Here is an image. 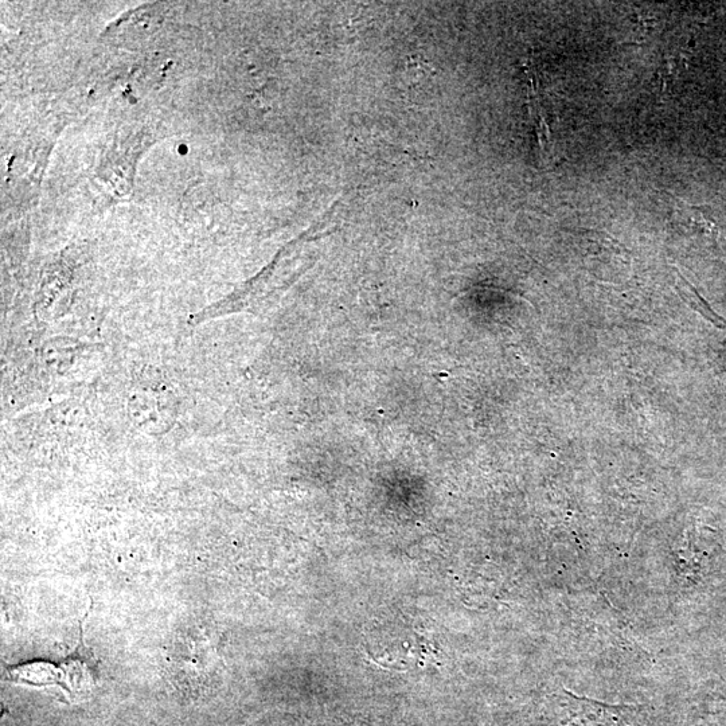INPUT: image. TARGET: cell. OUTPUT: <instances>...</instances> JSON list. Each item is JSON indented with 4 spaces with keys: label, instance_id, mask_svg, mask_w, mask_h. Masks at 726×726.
Here are the masks:
<instances>
[{
    "label": "cell",
    "instance_id": "2",
    "mask_svg": "<svg viewBox=\"0 0 726 726\" xmlns=\"http://www.w3.org/2000/svg\"><path fill=\"white\" fill-rule=\"evenodd\" d=\"M9 679L26 685L48 686L62 682L61 667L45 661H34L25 665L11 667Z\"/></svg>",
    "mask_w": 726,
    "mask_h": 726
},
{
    "label": "cell",
    "instance_id": "4",
    "mask_svg": "<svg viewBox=\"0 0 726 726\" xmlns=\"http://www.w3.org/2000/svg\"><path fill=\"white\" fill-rule=\"evenodd\" d=\"M675 275H677V284H675V288H677L678 294L681 295V298L685 300L690 307L694 308V310H697L700 314L704 315L706 319L710 320L713 325H716L717 327H724L725 320L720 318L716 312H713L712 308L708 306V303L701 298L700 294L694 290L692 284H690L689 281L681 275V272H679L678 269H675Z\"/></svg>",
    "mask_w": 726,
    "mask_h": 726
},
{
    "label": "cell",
    "instance_id": "1",
    "mask_svg": "<svg viewBox=\"0 0 726 726\" xmlns=\"http://www.w3.org/2000/svg\"><path fill=\"white\" fill-rule=\"evenodd\" d=\"M134 419L140 425L148 428L166 429L173 415V405H169V398L159 393H140L132 397L131 405ZM158 432V431H156Z\"/></svg>",
    "mask_w": 726,
    "mask_h": 726
},
{
    "label": "cell",
    "instance_id": "3",
    "mask_svg": "<svg viewBox=\"0 0 726 726\" xmlns=\"http://www.w3.org/2000/svg\"><path fill=\"white\" fill-rule=\"evenodd\" d=\"M62 682H66L69 689L81 690L83 688H91L95 682V669L87 658L81 657L78 653H74L72 658L61 666Z\"/></svg>",
    "mask_w": 726,
    "mask_h": 726
}]
</instances>
